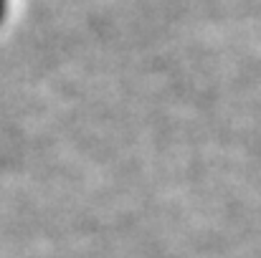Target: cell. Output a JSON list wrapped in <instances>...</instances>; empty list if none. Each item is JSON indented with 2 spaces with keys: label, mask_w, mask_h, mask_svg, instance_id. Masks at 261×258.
<instances>
[{
  "label": "cell",
  "mask_w": 261,
  "mask_h": 258,
  "mask_svg": "<svg viewBox=\"0 0 261 258\" xmlns=\"http://www.w3.org/2000/svg\"><path fill=\"white\" fill-rule=\"evenodd\" d=\"M5 10H8V0H0V20L5 18Z\"/></svg>",
  "instance_id": "1"
}]
</instances>
